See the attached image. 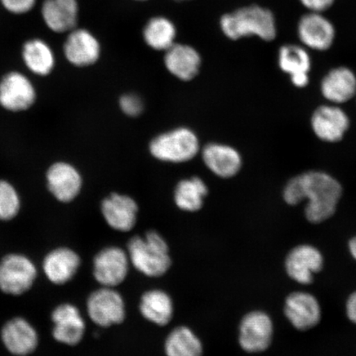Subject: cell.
<instances>
[{
    "label": "cell",
    "instance_id": "7a4b0ae2",
    "mask_svg": "<svg viewBox=\"0 0 356 356\" xmlns=\"http://www.w3.org/2000/svg\"><path fill=\"white\" fill-rule=\"evenodd\" d=\"M220 24L222 33L232 40L257 35L270 42L277 37L273 13L258 6L244 7L226 13L221 17Z\"/></svg>",
    "mask_w": 356,
    "mask_h": 356
},
{
    "label": "cell",
    "instance_id": "e575fe53",
    "mask_svg": "<svg viewBox=\"0 0 356 356\" xmlns=\"http://www.w3.org/2000/svg\"><path fill=\"white\" fill-rule=\"evenodd\" d=\"M349 250L351 256L356 260V237L350 239L349 242Z\"/></svg>",
    "mask_w": 356,
    "mask_h": 356
},
{
    "label": "cell",
    "instance_id": "ba28073f",
    "mask_svg": "<svg viewBox=\"0 0 356 356\" xmlns=\"http://www.w3.org/2000/svg\"><path fill=\"white\" fill-rule=\"evenodd\" d=\"M38 92L32 80L19 70L8 71L0 79V106L10 113L32 108Z\"/></svg>",
    "mask_w": 356,
    "mask_h": 356
},
{
    "label": "cell",
    "instance_id": "8992f818",
    "mask_svg": "<svg viewBox=\"0 0 356 356\" xmlns=\"http://www.w3.org/2000/svg\"><path fill=\"white\" fill-rule=\"evenodd\" d=\"M86 311L88 318L102 328L122 324L127 314L121 293L114 288L102 286L88 296Z\"/></svg>",
    "mask_w": 356,
    "mask_h": 356
},
{
    "label": "cell",
    "instance_id": "d6986e66",
    "mask_svg": "<svg viewBox=\"0 0 356 356\" xmlns=\"http://www.w3.org/2000/svg\"><path fill=\"white\" fill-rule=\"evenodd\" d=\"M137 203L128 195L113 193L101 204L102 215L111 229L120 232H129L137 220Z\"/></svg>",
    "mask_w": 356,
    "mask_h": 356
},
{
    "label": "cell",
    "instance_id": "52a82bcc",
    "mask_svg": "<svg viewBox=\"0 0 356 356\" xmlns=\"http://www.w3.org/2000/svg\"><path fill=\"white\" fill-rule=\"evenodd\" d=\"M51 336L57 343L74 347L86 337V319L78 307L70 302H60L51 313Z\"/></svg>",
    "mask_w": 356,
    "mask_h": 356
},
{
    "label": "cell",
    "instance_id": "4dcf8cb0",
    "mask_svg": "<svg viewBox=\"0 0 356 356\" xmlns=\"http://www.w3.org/2000/svg\"><path fill=\"white\" fill-rule=\"evenodd\" d=\"M38 0H0L4 11L15 16H24L32 13L37 7Z\"/></svg>",
    "mask_w": 356,
    "mask_h": 356
},
{
    "label": "cell",
    "instance_id": "d6a6232c",
    "mask_svg": "<svg viewBox=\"0 0 356 356\" xmlns=\"http://www.w3.org/2000/svg\"><path fill=\"white\" fill-rule=\"evenodd\" d=\"M335 0H300L302 6L310 12L322 13L328 10Z\"/></svg>",
    "mask_w": 356,
    "mask_h": 356
},
{
    "label": "cell",
    "instance_id": "83f0119b",
    "mask_svg": "<svg viewBox=\"0 0 356 356\" xmlns=\"http://www.w3.org/2000/svg\"><path fill=\"white\" fill-rule=\"evenodd\" d=\"M207 193V186L200 178L182 180L175 190V203L182 211H197L202 207L204 198Z\"/></svg>",
    "mask_w": 356,
    "mask_h": 356
},
{
    "label": "cell",
    "instance_id": "4316f807",
    "mask_svg": "<svg viewBox=\"0 0 356 356\" xmlns=\"http://www.w3.org/2000/svg\"><path fill=\"white\" fill-rule=\"evenodd\" d=\"M143 35L149 47L156 51H167L175 44L177 30L167 17H156L147 22Z\"/></svg>",
    "mask_w": 356,
    "mask_h": 356
},
{
    "label": "cell",
    "instance_id": "8fae6325",
    "mask_svg": "<svg viewBox=\"0 0 356 356\" xmlns=\"http://www.w3.org/2000/svg\"><path fill=\"white\" fill-rule=\"evenodd\" d=\"M82 266V258L68 246H57L44 256L42 270L49 282L56 286L68 284L76 277Z\"/></svg>",
    "mask_w": 356,
    "mask_h": 356
},
{
    "label": "cell",
    "instance_id": "7402d4cb",
    "mask_svg": "<svg viewBox=\"0 0 356 356\" xmlns=\"http://www.w3.org/2000/svg\"><path fill=\"white\" fill-rule=\"evenodd\" d=\"M164 63L177 79L188 81L199 72L202 58L195 49L184 44H175L166 51Z\"/></svg>",
    "mask_w": 356,
    "mask_h": 356
},
{
    "label": "cell",
    "instance_id": "f546056e",
    "mask_svg": "<svg viewBox=\"0 0 356 356\" xmlns=\"http://www.w3.org/2000/svg\"><path fill=\"white\" fill-rule=\"evenodd\" d=\"M22 200L11 182L0 179V221L10 222L19 215Z\"/></svg>",
    "mask_w": 356,
    "mask_h": 356
},
{
    "label": "cell",
    "instance_id": "f1b7e54d",
    "mask_svg": "<svg viewBox=\"0 0 356 356\" xmlns=\"http://www.w3.org/2000/svg\"><path fill=\"white\" fill-rule=\"evenodd\" d=\"M279 65L291 77L308 74L311 68L310 56L305 48L296 44H286L279 51Z\"/></svg>",
    "mask_w": 356,
    "mask_h": 356
},
{
    "label": "cell",
    "instance_id": "5bb4252c",
    "mask_svg": "<svg viewBox=\"0 0 356 356\" xmlns=\"http://www.w3.org/2000/svg\"><path fill=\"white\" fill-rule=\"evenodd\" d=\"M62 50L67 62L77 68L96 64L102 53L101 44L96 35L79 26L66 34Z\"/></svg>",
    "mask_w": 356,
    "mask_h": 356
},
{
    "label": "cell",
    "instance_id": "1f68e13d",
    "mask_svg": "<svg viewBox=\"0 0 356 356\" xmlns=\"http://www.w3.org/2000/svg\"><path fill=\"white\" fill-rule=\"evenodd\" d=\"M120 106L124 114L130 117H137L144 109L143 102L136 95H124L120 99Z\"/></svg>",
    "mask_w": 356,
    "mask_h": 356
},
{
    "label": "cell",
    "instance_id": "ac0fdd59",
    "mask_svg": "<svg viewBox=\"0 0 356 356\" xmlns=\"http://www.w3.org/2000/svg\"><path fill=\"white\" fill-rule=\"evenodd\" d=\"M335 34L332 22L320 13L310 12L302 16L298 25L301 42L313 50H327L332 47Z\"/></svg>",
    "mask_w": 356,
    "mask_h": 356
},
{
    "label": "cell",
    "instance_id": "d4e9b609",
    "mask_svg": "<svg viewBox=\"0 0 356 356\" xmlns=\"http://www.w3.org/2000/svg\"><path fill=\"white\" fill-rule=\"evenodd\" d=\"M140 311L150 323L160 327L167 326L173 316V302L170 296L161 289H152L142 296Z\"/></svg>",
    "mask_w": 356,
    "mask_h": 356
},
{
    "label": "cell",
    "instance_id": "484cf974",
    "mask_svg": "<svg viewBox=\"0 0 356 356\" xmlns=\"http://www.w3.org/2000/svg\"><path fill=\"white\" fill-rule=\"evenodd\" d=\"M167 356H202L203 345L191 328L177 327L169 333L165 345Z\"/></svg>",
    "mask_w": 356,
    "mask_h": 356
},
{
    "label": "cell",
    "instance_id": "5b68a950",
    "mask_svg": "<svg viewBox=\"0 0 356 356\" xmlns=\"http://www.w3.org/2000/svg\"><path fill=\"white\" fill-rule=\"evenodd\" d=\"M149 149L154 157L161 161L184 163L197 154L199 140L189 129L179 128L156 137Z\"/></svg>",
    "mask_w": 356,
    "mask_h": 356
},
{
    "label": "cell",
    "instance_id": "603a6c76",
    "mask_svg": "<svg viewBox=\"0 0 356 356\" xmlns=\"http://www.w3.org/2000/svg\"><path fill=\"white\" fill-rule=\"evenodd\" d=\"M202 157L206 165L217 176L228 178L238 172L242 166V159L232 147L210 144L204 147Z\"/></svg>",
    "mask_w": 356,
    "mask_h": 356
},
{
    "label": "cell",
    "instance_id": "7c38bea8",
    "mask_svg": "<svg viewBox=\"0 0 356 356\" xmlns=\"http://www.w3.org/2000/svg\"><path fill=\"white\" fill-rule=\"evenodd\" d=\"M274 327L270 316L253 311L244 316L239 325L238 342L248 353H264L273 341Z\"/></svg>",
    "mask_w": 356,
    "mask_h": 356
},
{
    "label": "cell",
    "instance_id": "3957f363",
    "mask_svg": "<svg viewBox=\"0 0 356 356\" xmlns=\"http://www.w3.org/2000/svg\"><path fill=\"white\" fill-rule=\"evenodd\" d=\"M130 261L140 273L149 277L165 275L172 265L166 240L156 231H149L145 238L136 236L127 245Z\"/></svg>",
    "mask_w": 356,
    "mask_h": 356
},
{
    "label": "cell",
    "instance_id": "30bf717a",
    "mask_svg": "<svg viewBox=\"0 0 356 356\" xmlns=\"http://www.w3.org/2000/svg\"><path fill=\"white\" fill-rule=\"evenodd\" d=\"M130 262L128 253L122 248H102L93 258V277L102 287H117L127 279Z\"/></svg>",
    "mask_w": 356,
    "mask_h": 356
},
{
    "label": "cell",
    "instance_id": "4fadbf2b",
    "mask_svg": "<svg viewBox=\"0 0 356 356\" xmlns=\"http://www.w3.org/2000/svg\"><path fill=\"white\" fill-rule=\"evenodd\" d=\"M46 181L49 193L62 204L73 202L83 188L81 173L66 161L53 163L46 172Z\"/></svg>",
    "mask_w": 356,
    "mask_h": 356
},
{
    "label": "cell",
    "instance_id": "ffe728a7",
    "mask_svg": "<svg viewBox=\"0 0 356 356\" xmlns=\"http://www.w3.org/2000/svg\"><path fill=\"white\" fill-rule=\"evenodd\" d=\"M21 58L26 68L35 76L47 77L56 68V53L41 38L26 39L22 44Z\"/></svg>",
    "mask_w": 356,
    "mask_h": 356
},
{
    "label": "cell",
    "instance_id": "9a60e30c",
    "mask_svg": "<svg viewBox=\"0 0 356 356\" xmlns=\"http://www.w3.org/2000/svg\"><path fill=\"white\" fill-rule=\"evenodd\" d=\"M40 13L49 31L66 35L78 26L80 6L78 0H43Z\"/></svg>",
    "mask_w": 356,
    "mask_h": 356
},
{
    "label": "cell",
    "instance_id": "cb8c5ba5",
    "mask_svg": "<svg viewBox=\"0 0 356 356\" xmlns=\"http://www.w3.org/2000/svg\"><path fill=\"white\" fill-rule=\"evenodd\" d=\"M323 95L334 104H344L356 95V77L353 71L339 67L323 79Z\"/></svg>",
    "mask_w": 356,
    "mask_h": 356
},
{
    "label": "cell",
    "instance_id": "8d00e7d4",
    "mask_svg": "<svg viewBox=\"0 0 356 356\" xmlns=\"http://www.w3.org/2000/svg\"><path fill=\"white\" fill-rule=\"evenodd\" d=\"M138 1H145V0H138Z\"/></svg>",
    "mask_w": 356,
    "mask_h": 356
},
{
    "label": "cell",
    "instance_id": "d590c367",
    "mask_svg": "<svg viewBox=\"0 0 356 356\" xmlns=\"http://www.w3.org/2000/svg\"><path fill=\"white\" fill-rule=\"evenodd\" d=\"M176 1H186V0H176Z\"/></svg>",
    "mask_w": 356,
    "mask_h": 356
},
{
    "label": "cell",
    "instance_id": "6da1fadb",
    "mask_svg": "<svg viewBox=\"0 0 356 356\" xmlns=\"http://www.w3.org/2000/svg\"><path fill=\"white\" fill-rule=\"evenodd\" d=\"M341 194V184L332 177L322 172H309L288 182L284 190V199L291 206L308 200L305 208L307 220L318 224L334 215Z\"/></svg>",
    "mask_w": 356,
    "mask_h": 356
},
{
    "label": "cell",
    "instance_id": "9c48e42d",
    "mask_svg": "<svg viewBox=\"0 0 356 356\" xmlns=\"http://www.w3.org/2000/svg\"><path fill=\"white\" fill-rule=\"evenodd\" d=\"M0 341L3 348L13 356H29L40 345L38 329L22 316L8 319L0 329Z\"/></svg>",
    "mask_w": 356,
    "mask_h": 356
},
{
    "label": "cell",
    "instance_id": "44dd1931",
    "mask_svg": "<svg viewBox=\"0 0 356 356\" xmlns=\"http://www.w3.org/2000/svg\"><path fill=\"white\" fill-rule=\"evenodd\" d=\"M311 124L320 140L337 142L348 130L350 121L345 111L337 106H322L315 111Z\"/></svg>",
    "mask_w": 356,
    "mask_h": 356
},
{
    "label": "cell",
    "instance_id": "2e32d148",
    "mask_svg": "<svg viewBox=\"0 0 356 356\" xmlns=\"http://www.w3.org/2000/svg\"><path fill=\"white\" fill-rule=\"evenodd\" d=\"M323 266L322 253L309 244L299 245L293 248L284 262L289 277L301 284L313 282L314 275L319 273Z\"/></svg>",
    "mask_w": 356,
    "mask_h": 356
},
{
    "label": "cell",
    "instance_id": "277c9868",
    "mask_svg": "<svg viewBox=\"0 0 356 356\" xmlns=\"http://www.w3.org/2000/svg\"><path fill=\"white\" fill-rule=\"evenodd\" d=\"M38 278V267L25 253H7L0 259V291L20 297L32 289Z\"/></svg>",
    "mask_w": 356,
    "mask_h": 356
},
{
    "label": "cell",
    "instance_id": "836d02e7",
    "mask_svg": "<svg viewBox=\"0 0 356 356\" xmlns=\"http://www.w3.org/2000/svg\"><path fill=\"white\" fill-rule=\"evenodd\" d=\"M347 317L356 324V291L351 293L346 305Z\"/></svg>",
    "mask_w": 356,
    "mask_h": 356
},
{
    "label": "cell",
    "instance_id": "e0dca14e",
    "mask_svg": "<svg viewBox=\"0 0 356 356\" xmlns=\"http://www.w3.org/2000/svg\"><path fill=\"white\" fill-rule=\"evenodd\" d=\"M284 314L292 326L300 331H308L319 323L322 318L321 307L311 293L293 292L284 302Z\"/></svg>",
    "mask_w": 356,
    "mask_h": 356
}]
</instances>
